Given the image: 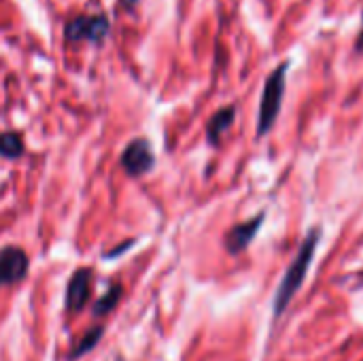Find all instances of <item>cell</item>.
<instances>
[{
    "label": "cell",
    "mask_w": 363,
    "mask_h": 361,
    "mask_svg": "<svg viewBox=\"0 0 363 361\" xmlns=\"http://www.w3.org/2000/svg\"><path fill=\"white\" fill-rule=\"evenodd\" d=\"M102 334H104V328H94V330H89L79 343H77V347H74V351L70 353V360H79L81 355H85V353H89L98 343H100V338H102Z\"/></svg>",
    "instance_id": "9"
},
{
    "label": "cell",
    "mask_w": 363,
    "mask_h": 361,
    "mask_svg": "<svg viewBox=\"0 0 363 361\" xmlns=\"http://www.w3.org/2000/svg\"><path fill=\"white\" fill-rule=\"evenodd\" d=\"M89 289H91V270H77L68 283V289H66V311L70 315L79 313L87 298H89Z\"/></svg>",
    "instance_id": "6"
},
{
    "label": "cell",
    "mask_w": 363,
    "mask_h": 361,
    "mask_svg": "<svg viewBox=\"0 0 363 361\" xmlns=\"http://www.w3.org/2000/svg\"><path fill=\"white\" fill-rule=\"evenodd\" d=\"M357 49H363V32L362 36H359V40H357Z\"/></svg>",
    "instance_id": "12"
},
{
    "label": "cell",
    "mask_w": 363,
    "mask_h": 361,
    "mask_svg": "<svg viewBox=\"0 0 363 361\" xmlns=\"http://www.w3.org/2000/svg\"><path fill=\"white\" fill-rule=\"evenodd\" d=\"M108 30V21L104 17H77L66 26V36L70 40H100Z\"/></svg>",
    "instance_id": "7"
},
{
    "label": "cell",
    "mask_w": 363,
    "mask_h": 361,
    "mask_svg": "<svg viewBox=\"0 0 363 361\" xmlns=\"http://www.w3.org/2000/svg\"><path fill=\"white\" fill-rule=\"evenodd\" d=\"M28 272V255L19 247H4L0 251V285L19 283Z\"/></svg>",
    "instance_id": "3"
},
{
    "label": "cell",
    "mask_w": 363,
    "mask_h": 361,
    "mask_svg": "<svg viewBox=\"0 0 363 361\" xmlns=\"http://www.w3.org/2000/svg\"><path fill=\"white\" fill-rule=\"evenodd\" d=\"M23 151V140L15 132H6L0 136V155L4 157H17Z\"/></svg>",
    "instance_id": "11"
},
{
    "label": "cell",
    "mask_w": 363,
    "mask_h": 361,
    "mask_svg": "<svg viewBox=\"0 0 363 361\" xmlns=\"http://www.w3.org/2000/svg\"><path fill=\"white\" fill-rule=\"evenodd\" d=\"M264 219H266V213H259L257 217H253V219H249V221H245V223L234 226V228L225 234V249H228L232 255L242 253V251L253 243V238L257 236V232H259Z\"/></svg>",
    "instance_id": "5"
},
{
    "label": "cell",
    "mask_w": 363,
    "mask_h": 361,
    "mask_svg": "<svg viewBox=\"0 0 363 361\" xmlns=\"http://www.w3.org/2000/svg\"><path fill=\"white\" fill-rule=\"evenodd\" d=\"M121 166L128 170V174H134V177H140L145 172L151 170L153 166V151H151V145L143 138L138 140H132L123 155H121Z\"/></svg>",
    "instance_id": "4"
},
{
    "label": "cell",
    "mask_w": 363,
    "mask_h": 361,
    "mask_svg": "<svg viewBox=\"0 0 363 361\" xmlns=\"http://www.w3.org/2000/svg\"><path fill=\"white\" fill-rule=\"evenodd\" d=\"M234 117H236V106H223V109H219L213 117H211V121H208V126H206V136H208V143L211 145H217L219 143V138L230 130V126L234 123Z\"/></svg>",
    "instance_id": "8"
},
{
    "label": "cell",
    "mask_w": 363,
    "mask_h": 361,
    "mask_svg": "<svg viewBox=\"0 0 363 361\" xmlns=\"http://www.w3.org/2000/svg\"><path fill=\"white\" fill-rule=\"evenodd\" d=\"M319 240H321V230L319 228H313L306 238L302 240L300 249H298V255L294 257L291 266L287 268L281 285H279V291L274 296V317H281L289 302L294 300V296L298 294V289L302 287L306 274H308V268L313 264V257H315V251L319 247Z\"/></svg>",
    "instance_id": "1"
},
{
    "label": "cell",
    "mask_w": 363,
    "mask_h": 361,
    "mask_svg": "<svg viewBox=\"0 0 363 361\" xmlns=\"http://www.w3.org/2000/svg\"><path fill=\"white\" fill-rule=\"evenodd\" d=\"M287 70H289V60L274 66V70L266 77L259 113H257V138L266 136L274 128L281 115V104H283L285 87H287Z\"/></svg>",
    "instance_id": "2"
},
{
    "label": "cell",
    "mask_w": 363,
    "mask_h": 361,
    "mask_svg": "<svg viewBox=\"0 0 363 361\" xmlns=\"http://www.w3.org/2000/svg\"><path fill=\"white\" fill-rule=\"evenodd\" d=\"M119 298H121V285H113V287L106 291V296H104L102 300H98V302H96V306H94V315H96V317H104V315H108V313L117 306Z\"/></svg>",
    "instance_id": "10"
}]
</instances>
